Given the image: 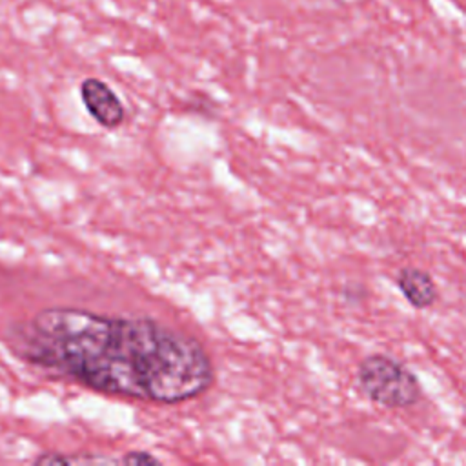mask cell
I'll return each mask as SVG.
<instances>
[{
    "mask_svg": "<svg viewBox=\"0 0 466 466\" xmlns=\"http://www.w3.org/2000/svg\"><path fill=\"white\" fill-rule=\"evenodd\" d=\"M7 346L49 377L149 404L198 399L217 379L197 337L149 315L47 306L11 324Z\"/></svg>",
    "mask_w": 466,
    "mask_h": 466,
    "instance_id": "obj_1",
    "label": "cell"
},
{
    "mask_svg": "<svg viewBox=\"0 0 466 466\" xmlns=\"http://www.w3.org/2000/svg\"><path fill=\"white\" fill-rule=\"evenodd\" d=\"M357 384L373 402L390 410H406L422 397L417 375L388 353L366 355L357 366Z\"/></svg>",
    "mask_w": 466,
    "mask_h": 466,
    "instance_id": "obj_2",
    "label": "cell"
},
{
    "mask_svg": "<svg viewBox=\"0 0 466 466\" xmlns=\"http://www.w3.org/2000/svg\"><path fill=\"white\" fill-rule=\"evenodd\" d=\"M80 100L89 116L106 129H116L124 124L126 107L115 89L96 76H87L78 87Z\"/></svg>",
    "mask_w": 466,
    "mask_h": 466,
    "instance_id": "obj_3",
    "label": "cell"
},
{
    "mask_svg": "<svg viewBox=\"0 0 466 466\" xmlns=\"http://www.w3.org/2000/svg\"><path fill=\"white\" fill-rule=\"evenodd\" d=\"M395 284L413 309H430L439 299L435 279L422 268L404 266L397 271Z\"/></svg>",
    "mask_w": 466,
    "mask_h": 466,
    "instance_id": "obj_4",
    "label": "cell"
},
{
    "mask_svg": "<svg viewBox=\"0 0 466 466\" xmlns=\"http://www.w3.org/2000/svg\"><path fill=\"white\" fill-rule=\"evenodd\" d=\"M162 461L149 451L144 450H131L118 457V464H160Z\"/></svg>",
    "mask_w": 466,
    "mask_h": 466,
    "instance_id": "obj_5",
    "label": "cell"
}]
</instances>
